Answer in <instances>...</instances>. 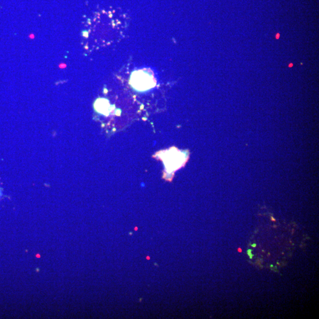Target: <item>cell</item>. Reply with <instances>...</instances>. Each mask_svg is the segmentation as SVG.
<instances>
[{
	"label": "cell",
	"mask_w": 319,
	"mask_h": 319,
	"mask_svg": "<svg viewBox=\"0 0 319 319\" xmlns=\"http://www.w3.org/2000/svg\"><path fill=\"white\" fill-rule=\"evenodd\" d=\"M293 66V65L292 63H291L290 65H289V67H292Z\"/></svg>",
	"instance_id": "9c48e42d"
},
{
	"label": "cell",
	"mask_w": 319,
	"mask_h": 319,
	"mask_svg": "<svg viewBox=\"0 0 319 319\" xmlns=\"http://www.w3.org/2000/svg\"><path fill=\"white\" fill-rule=\"evenodd\" d=\"M159 157L163 160L165 169L169 173H172L180 169L186 161L184 154L176 148L161 151Z\"/></svg>",
	"instance_id": "7a4b0ae2"
},
{
	"label": "cell",
	"mask_w": 319,
	"mask_h": 319,
	"mask_svg": "<svg viewBox=\"0 0 319 319\" xmlns=\"http://www.w3.org/2000/svg\"><path fill=\"white\" fill-rule=\"evenodd\" d=\"M252 251H253L252 249H248V250L247 251V253H252Z\"/></svg>",
	"instance_id": "5b68a950"
},
{
	"label": "cell",
	"mask_w": 319,
	"mask_h": 319,
	"mask_svg": "<svg viewBox=\"0 0 319 319\" xmlns=\"http://www.w3.org/2000/svg\"><path fill=\"white\" fill-rule=\"evenodd\" d=\"M110 108L108 101L105 99H99L95 103V109L99 113L105 115L109 114Z\"/></svg>",
	"instance_id": "3957f363"
},
{
	"label": "cell",
	"mask_w": 319,
	"mask_h": 319,
	"mask_svg": "<svg viewBox=\"0 0 319 319\" xmlns=\"http://www.w3.org/2000/svg\"><path fill=\"white\" fill-rule=\"evenodd\" d=\"M237 250H238V251H239V253L242 252V249H240V248H238V249H237Z\"/></svg>",
	"instance_id": "ba28073f"
},
{
	"label": "cell",
	"mask_w": 319,
	"mask_h": 319,
	"mask_svg": "<svg viewBox=\"0 0 319 319\" xmlns=\"http://www.w3.org/2000/svg\"><path fill=\"white\" fill-rule=\"evenodd\" d=\"M251 246H252L253 247H254V248H255V247H256V244H254L251 245Z\"/></svg>",
	"instance_id": "52a82bcc"
},
{
	"label": "cell",
	"mask_w": 319,
	"mask_h": 319,
	"mask_svg": "<svg viewBox=\"0 0 319 319\" xmlns=\"http://www.w3.org/2000/svg\"><path fill=\"white\" fill-rule=\"evenodd\" d=\"M247 254H248V255H249L250 259H253V256H254V255H253V254H251V253H247Z\"/></svg>",
	"instance_id": "277c9868"
},
{
	"label": "cell",
	"mask_w": 319,
	"mask_h": 319,
	"mask_svg": "<svg viewBox=\"0 0 319 319\" xmlns=\"http://www.w3.org/2000/svg\"><path fill=\"white\" fill-rule=\"evenodd\" d=\"M279 37V34H277V36H276V39H278Z\"/></svg>",
	"instance_id": "8992f818"
},
{
	"label": "cell",
	"mask_w": 319,
	"mask_h": 319,
	"mask_svg": "<svg viewBox=\"0 0 319 319\" xmlns=\"http://www.w3.org/2000/svg\"><path fill=\"white\" fill-rule=\"evenodd\" d=\"M270 267H273V265H271Z\"/></svg>",
	"instance_id": "30bf717a"
},
{
	"label": "cell",
	"mask_w": 319,
	"mask_h": 319,
	"mask_svg": "<svg viewBox=\"0 0 319 319\" xmlns=\"http://www.w3.org/2000/svg\"><path fill=\"white\" fill-rule=\"evenodd\" d=\"M130 83L135 89L143 92L154 88L156 86V81L150 70L142 69L132 72Z\"/></svg>",
	"instance_id": "6da1fadb"
}]
</instances>
